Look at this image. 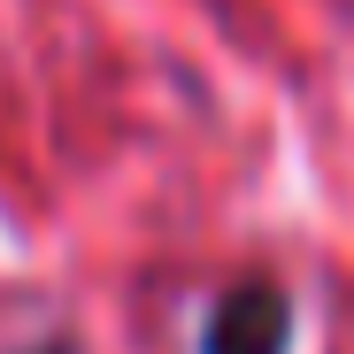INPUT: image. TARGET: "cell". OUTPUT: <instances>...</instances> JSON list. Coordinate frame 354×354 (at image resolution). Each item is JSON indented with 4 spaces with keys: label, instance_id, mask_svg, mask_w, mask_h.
Returning a JSON list of instances; mask_svg holds the SVG:
<instances>
[{
    "label": "cell",
    "instance_id": "1",
    "mask_svg": "<svg viewBox=\"0 0 354 354\" xmlns=\"http://www.w3.org/2000/svg\"><path fill=\"white\" fill-rule=\"evenodd\" d=\"M285 324H292L285 292L270 277H247V285H231L223 301H216L201 354H285Z\"/></svg>",
    "mask_w": 354,
    "mask_h": 354
},
{
    "label": "cell",
    "instance_id": "2",
    "mask_svg": "<svg viewBox=\"0 0 354 354\" xmlns=\"http://www.w3.org/2000/svg\"><path fill=\"white\" fill-rule=\"evenodd\" d=\"M24 354H70V346H24Z\"/></svg>",
    "mask_w": 354,
    "mask_h": 354
}]
</instances>
